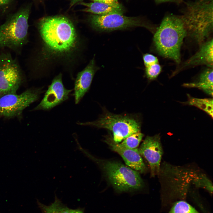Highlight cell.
<instances>
[{
	"label": "cell",
	"mask_w": 213,
	"mask_h": 213,
	"mask_svg": "<svg viewBox=\"0 0 213 213\" xmlns=\"http://www.w3.org/2000/svg\"><path fill=\"white\" fill-rule=\"evenodd\" d=\"M186 36V30L181 17L168 16L164 18L156 31L154 42L160 55L179 63L181 46Z\"/></svg>",
	"instance_id": "6da1fadb"
},
{
	"label": "cell",
	"mask_w": 213,
	"mask_h": 213,
	"mask_svg": "<svg viewBox=\"0 0 213 213\" xmlns=\"http://www.w3.org/2000/svg\"><path fill=\"white\" fill-rule=\"evenodd\" d=\"M38 28L43 41L51 50L63 53L69 51L75 46V30L71 22L66 17H44L39 22Z\"/></svg>",
	"instance_id": "7a4b0ae2"
},
{
	"label": "cell",
	"mask_w": 213,
	"mask_h": 213,
	"mask_svg": "<svg viewBox=\"0 0 213 213\" xmlns=\"http://www.w3.org/2000/svg\"><path fill=\"white\" fill-rule=\"evenodd\" d=\"M189 36L202 44L213 30V0H198L190 4L181 17Z\"/></svg>",
	"instance_id": "3957f363"
},
{
	"label": "cell",
	"mask_w": 213,
	"mask_h": 213,
	"mask_svg": "<svg viewBox=\"0 0 213 213\" xmlns=\"http://www.w3.org/2000/svg\"><path fill=\"white\" fill-rule=\"evenodd\" d=\"M28 7L20 9L0 26V47L12 50L21 48L28 41Z\"/></svg>",
	"instance_id": "277c9868"
},
{
	"label": "cell",
	"mask_w": 213,
	"mask_h": 213,
	"mask_svg": "<svg viewBox=\"0 0 213 213\" xmlns=\"http://www.w3.org/2000/svg\"><path fill=\"white\" fill-rule=\"evenodd\" d=\"M77 124L108 129L113 134V141L117 143L130 135L140 132L141 125L140 121L133 116L109 112L105 113L96 120L85 122H78Z\"/></svg>",
	"instance_id": "5b68a950"
},
{
	"label": "cell",
	"mask_w": 213,
	"mask_h": 213,
	"mask_svg": "<svg viewBox=\"0 0 213 213\" xmlns=\"http://www.w3.org/2000/svg\"><path fill=\"white\" fill-rule=\"evenodd\" d=\"M108 180L119 192L137 191L141 189L144 182L137 171L116 161H106L102 165Z\"/></svg>",
	"instance_id": "8992f818"
},
{
	"label": "cell",
	"mask_w": 213,
	"mask_h": 213,
	"mask_svg": "<svg viewBox=\"0 0 213 213\" xmlns=\"http://www.w3.org/2000/svg\"><path fill=\"white\" fill-rule=\"evenodd\" d=\"M23 76L17 60L9 53H0V91L5 95L16 93Z\"/></svg>",
	"instance_id": "52a82bcc"
},
{
	"label": "cell",
	"mask_w": 213,
	"mask_h": 213,
	"mask_svg": "<svg viewBox=\"0 0 213 213\" xmlns=\"http://www.w3.org/2000/svg\"><path fill=\"white\" fill-rule=\"evenodd\" d=\"M90 21L95 29L101 32L124 30L136 27L152 29L140 17H128L119 13L92 15L90 17Z\"/></svg>",
	"instance_id": "ba28073f"
},
{
	"label": "cell",
	"mask_w": 213,
	"mask_h": 213,
	"mask_svg": "<svg viewBox=\"0 0 213 213\" xmlns=\"http://www.w3.org/2000/svg\"><path fill=\"white\" fill-rule=\"evenodd\" d=\"M42 88L28 90L20 94L9 93L0 98V115L10 117L20 114L30 104L37 101Z\"/></svg>",
	"instance_id": "9c48e42d"
},
{
	"label": "cell",
	"mask_w": 213,
	"mask_h": 213,
	"mask_svg": "<svg viewBox=\"0 0 213 213\" xmlns=\"http://www.w3.org/2000/svg\"><path fill=\"white\" fill-rule=\"evenodd\" d=\"M72 90L66 89L62 80V75L59 74L53 80L40 103L33 110H48L67 100Z\"/></svg>",
	"instance_id": "30bf717a"
},
{
	"label": "cell",
	"mask_w": 213,
	"mask_h": 213,
	"mask_svg": "<svg viewBox=\"0 0 213 213\" xmlns=\"http://www.w3.org/2000/svg\"><path fill=\"white\" fill-rule=\"evenodd\" d=\"M138 149L140 155L146 159L149 165L151 176L158 174L163 154L159 135L147 136Z\"/></svg>",
	"instance_id": "8fae6325"
},
{
	"label": "cell",
	"mask_w": 213,
	"mask_h": 213,
	"mask_svg": "<svg viewBox=\"0 0 213 213\" xmlns=\"http://www.w3.org/2000/svg\"><path fill=\"white\" fill-rule=\"evenodd\" d=\"M98 69L93 58L85 68L78 74L74 87L76 104L79 103L89 89L94 75Z\"/></svg>",
	"instance_id": "7c38bea8"
},
{
	"label": "cell",
	"mask_w": 213,
	"mask_h": 213,
	"mask_svg": "<svg viewBox=\"0 0 213 213\" xmlns=\"http://www.w3.org/2000/svg\"><path fill=\"white\" fill-rule=\"evenodd\" d=\"M112 150L119 154L126 164L132 169L141 173L145 172L146 167L141 156L138 149L127 148L114 141L107 142Z\"/></svg>",
	"instance_id": "4fadbf2b"
},
{
	"label": "cell",
	"mask_w": 213,
	"mask_h": 213,
	"mask_svg": "<svg viewBox=\"0 0 213 213\" xmlns=\"http://www.w3.org/2000/svg\"><path fill=\"white\" fill-rule=\"evenodd\" d=\"M213 43L212 39L204 43L199 51L186 61L183 66L203 64L213 68Z\"/></svg>",
	"instance_id": "5bb4252c"
},
{
	"label": "cell",
	"mask_w": 213,
	"mask_h": 213,
	"mask_svg": "<svg viewBox=\"0 0 213 213\" xmlns=\"http://www.w3.org/2000/svg\"><path fill=\"white\" fill-rule=\"evenodd\" d=\"M80 4L86 7L81 11L95 15H105L113 13L123 14L124 12L123 7L120 4L112 5L99 2H82Z\"/></svg>",
	"instance_id": "9a60e30c"
},
{
	"label": "cell",
	"mask_w": 213,
	"mask_h": 213,
	"mask_svg": "<svg viewBox=\"0 0 213 213\" xmlns=\"http://www.w3.org/2000/svg\"><path fill=\"white\" fill-rule=\"evenodd\" d=\"M213 78V68L209 67L200 74L197 81L185 83L183 85L188 87L198 88L212 96Z\"/></svg>",
	"instance_id": "2e32d148"
},
{
	"label": "cell",
	"mask_w": 213,
	"mask_h": 213,
	"mask_svg": "<svg viewBox=\"0 0 213 213\" xmlns=\"http://www.w3.org/2000/svg\"><path fill=\"white\" fill-rule=\"evenodd\" d=\"M188 104L196 107L205 111L213 117V99L210 98L200 99L188 95Z\"/></svg>",
	"instance_id": "e0dca14e"
},
{
	"label": "cell",
	"mask_w": 213,
	"mask_h": 213,
	"mask_svg": "<svg viewBox=\"0 0 213 213\" xmlns=\"http://www.w3.org/2000/svg\"><path fill=\"white\" fill-rule=\"evenodd\" d=\"M42 213H69V209L64 205L59 199L56 198L54 202L46 206L38 201Z\"/></svg>",
	"instance_id": "ac0fdd59"
},
{
	"label": "cell",
	"mask_w": 213,
	"mask_h": 213,
	"mask_svg": "<svg viewBox=\"0 0 213 213\" xmlns=\"http://www.w3.org/2000/svg\"><path fill=\"white\" fill-rule=\"evenodd\" d=\"M168 213H200L184 201H177L173 205Z\"/></svg>",
	"instance_id": "d6986e66"
},
{
	"label": "cell",
	"mask_w": 213,
	"mask_h": 213,
	"mask_svg": "<svg viewBox=\"0 0 213 213\" xmlns=\"http://www.w3.org/2000/svg\"><path fill=\"white\" fill-rule=\"evenodd\" d=\"M144 135L140 132L134 133L127 137L119 144L122 146L128 149L137 148L142 140Z\"/></svg>",
	"instance_id": "ffe728a7"
},
{
	"label": "cell",
	"mask_w": 213,
	"mask_h": 213,
	"mask_svg": "<svg viewBox=\"0 0 213 213\" xmlns=\"http://www.w3.org/2000/svg\"><path fill=\"white\" fill-rule=\"evenodd\" d=\"M192 178V182L198 187L203 188L212 194L213 191L212 184L211 181L204 174L195 175Z\"/></svg>",
	"instance_id": "44dd1931"
},
{
	"label": "cell",
	"mask_w": 213,
	"mask_h": 213,
	"mask_svg": "<svg viewBox=\"0 0 213 213\" xmlns=\"http://www.w3.org/2000/svg\"><path fill=\"white\" fill-rule=\"evenodd\" d=\"M145 67L146 75L147 78L150 80L156 79L161 71V67L159 63Z\"/></svg>",
	"instance_id": "7402d4cb"
},
{
	"label": "cell",
	"mask_w": 213,
	"mask_h": 213,
	"mask_svg": "<svg viewBox=\"0 0 213 213\" xmlns=\"http://www.w3.org/2000/svg\"><path fill=\"white\" fill-rule=\"evenodd\" d=\"M143 60L145 67L158 63V59L154 55L146 54L143 56Z\"/></svg>",
	"instance_id": "603a6c76"
},
{
	"label": "cell",
	"mask_w": 213,
	"mask_h": 213,
	"mask_svg": "<svg viewBox=\"0 0 213 213\" xmlns=\"http://www.w3.org/2000/svg\"><path fill=\"white\" fill-rule=\"evenodd\" d=\"M93 2H99L107 4L117 5L120 4L117 0H92Z\"/></svg>",
	"instance_id": "cb8c5ba5"
},
{
	"label": "cell",
	"mask_w": 213,
	"mask_h": 213,
	"mask_svg": "<svg viewBox=\"0 0 213 213\" xmlns=\"http://www.w3.org/2000/svg\"><path fill=\"white\" fill-rule=\"evenodd\" d=\"M69 213H83V212L79 209H69Z\"/></svg>",
	"instance_id": "d4e9b609"
},
{
	"label": "cell",
	"mask_w": 213,
	"mask_h": 213,
	"mask_svg": "<svg viewBox=\"0 0 213 213\" xmlns=\"http://www.w3.org/2000/svg\"><path fill=\"white\" fill-rule=\"evenodd\" d=\"M10 0H0V6L5 5L8 4Z\"/></svg>",
	"instance_id": "484cf974"
},
{
	"label": "cell",
	"mask_w": 213,
	"mask_h": 213,
	"mask_svg": "<svg viewBox=\"0 0 213 213\" xmlns=\"http://www.w3.org/2000/svg\"><path fill=\"white\" fill-rule=\"evenodd\" d=\"M82 0H72L71 1V6L74 5L76 3Z\"/></svg>",
	"instance_id": "4316f807"
},
{
	"label": "cell",
	"mask_w": 213,
	"mask_h": 213,
	"mask_svg": "<svg viewBox=\"0 0 213 213\" xmlns=\"http://www.w3.org/2000/svg\"><path fill=\"white\" fill-rule=\"evenodd\" d=\"M157 1H160V2H163V1H168L170 0H156Z\"/></svg>",
	"instance_id": "83f0119b"
},
{
	"label": "cell",
	"mask_w": 213,
	"mask_h": 213,
	"mask_svg": "<svg viewBox=\"0 0 213 213\" xmlns=\"http://www.w3.org/2000/svg\"><path fill=\"white\" fill-rule=\"evenodd\" d=\"M1 93V91H0V93Z\"/></svg>",
	"instance_id": "f1b7e54d"
}]
</instances>
